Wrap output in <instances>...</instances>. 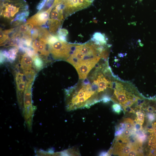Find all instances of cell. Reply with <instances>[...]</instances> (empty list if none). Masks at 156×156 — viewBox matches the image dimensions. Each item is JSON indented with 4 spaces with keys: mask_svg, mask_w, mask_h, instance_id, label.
Masks as SVG:
<instances>
[{
    "mask_svg": "<svg viewBox=\"0 0 156 156\" xmlns=\"http://www.w3.org/2000/svg\"><path fill=\"white\" fill-rule=\"evenodd\" d=\"M107 45L98 44L91 40L82 44L74 43L67 62L75 68L89 63L97 64L102 58H108Z\"/></svg>",
    "mask_w": 156,
    "mask_h": 156,
    "instance_id": "6da1fadb",
    "label": "cell"
},
{
    "mask_svg": "<svg viewBox=\"0 0 156 156\" xmlns=\"http://www.w3.org/2000/svg\"><path fill=\"white\" fill-rule=\"evenodd\" d=\"M28 8L25 0H3L1 2L0 15L11 22L18 14L27 11Z\"/></svg>",
    "mask_w": 156,
    "mask_h": 156,
    "instance_id": "7a4b0ae2",
    "label": "cell"
},
{
    "mask_svg": "<svg viewBox=\"0 0 156 156\" xmlns=\"http://www.w3.org/2000/svg\"><path fill=\"white\" fill-rule=\"evenodd\" d=\"M34 81H27L26 83L23 99V116L27 127L31 131L32 130L33 119L36 107L32 105L31 87Z\"/></svg>",
    "mask_w": 156,
    "mask_h": 156,
    "instance_id": "3957f363",
    "label": "cell"
},
{
    "mask_svg": "<svg viewBox=\"0 0 156 156\" xmlns=\"http://www.w3.org/2000/svg\"><path fill=\"white\" fill-rule=\"evenodd\" d=\"M72 44L58 40L49 45L50 53L55 60L66 61L70 55Z\"/></svg>",
    "mask_w": 156,
    "mask_h": 156,
    "instance_id": "277c9868",
    "label": "cell"
},
{
    "mask_svg": "<svg viewBox=\"0 0 156 156\" xmlns=\"http://www.w3.org/2000/svg\"><path fill=\"white\" fill-rule=\"evenodd\" d=\"M94 0H63V11L65 19L76 12L86 8Z\"/></svg>",
    "mask_w": 156,
    "mask_h": 156,
    "instance_id": "5b68a950",
    "label": "cell"
},
{
    "mask_svg": "<svg viewBox=\"0 0 156 156\" xmlns=\"http://www.w3.org/2000/svg\"><path fill=\"white\" fill-rule=\"evenodd\" d=\"M15 80L17 100L22 114L24 109L23 99L25 86L24 75L20 72H17L15 75Z\"/></svg>",
    "mask_w": 156,
    "mask_h": 156,
    "instance_id": "8992f818",
    "label": "cell"
},
{
    "mask_svg": "<svg viewBox=\"0 0 156 156\" xmlns=\"http://www.w3.org/2000/svg\"><path fill=\"white\" fill-rule=\"evenodd\" d=\"M52 8L51 6L47 10L41 9L28 19L27 23H30L36 26H42L48 21Z\"/></svg>",
    "mask_w": 156,
    "mask_h": 156,
    "instance_id": "52a82bcc",
    "label": "cell"
},
{
    "mask_svg": "<svg viewBox=\"0 0 156 156\" xmlns=\"http://www.w3.org/2000/svg\"><path fill=\"white\" fill-rule=\"evenodd\" d=\"M32 47L38 55L47 56L50 54L49 46L47 40L38 38L33 40Z\"/></svg>",
    "mask_w": 156,
    "mask_h": 156,
    "instance_id": "ba28073f",
    "label": "cell"
},
{
    "mask_svg": "<svg viewBox=\"0 0 156 156\" xmlns=\"http://www.w3.org/2000/svg\"><path fill=\"white\" fill-rule=\"evenodd\" d=\"M20 66L23 70L32 68L33 57L25 53L19 57Z\"/></svg>",
    "mask_w": 156,
    "mask_h": 156,
    "instance_id": "9c48e42d",
    "label": "cell"
},
{
    "mask_svg": "<svg viewBox=\"0 0 156 156\" xmlns=\"http://www.w3.org/2000/svg\"><path fill=\"white\" fill-rule=\"evenodd\" d=\"M19 49L17 47H14L11 48L8 50H1L2 53L8 61L12 62L15 60Z\"/></svg>",
    "mask_w": 156,
    "mask_h": 156,
    "instance_id": "30bf717a",
    "label": "cell"
},
{
    "mask_svg": "<svg viewBox=\"0 0 156 156\" xmlns=\"http://www.w3.org/2000/svg\"><path fill=\"white\" fill-rule=\"evenodd\" d=\"M29 12L28 10L18 14L14 19L11 22V23L14 26H18L22 23L26 21V19L28 16Z\"/></svg>",
    "mask_w": 156,
    "mask_h": 156,
    "instance_id": "8fae6325",
    "label": "cell"
},
{
    "mask_svg": "<svg viewBox=\"0 0 156 156\" xmlns=\"http://www.w3.org/2000/svg\"><path fill=\"white\" fill-rule=\"evenodd\" d=\"M91 40L98 44L105 45L107 44V40L104 34L99 32H96L92 35Z\"/></svg>",
    "mask_w": 156,
    "mask_h": 156,
    "instance_id": "7c38bea8",
    "label": "cell"
},
{
    "mask_svg": "<svg viewBox=\"0 0 156 156\" xmlns=\"http://www.w3.org/2000/svg\"><path fill=\"white\" fill-rule=\"evenodd\" d=\"M134 147V145L130 143H124L117 155L120 156H127L129 152Z\"/></svg>",
    "mask_w": 156,
    "mask_h": 156,
    "instance_id": "4fadbf2b",
    "label": "cell"
},
{
    "mask_svg": "<svg viewBox=\"0 0 156 156\" xmlns=\"http://www.w3.org/2000/svg\"><path fill=\"white\" fill-rule=\"evenodd\" d=\"M44 64L42 59L39 55H37L33 57V65L37 70H40L42 69Z\"/></svg>",
    "mask_w": 156,
    "mask_h": 156,
    "instance_id": "5bb4252c",
    "label": "cell"
},
{
    "mask_svg": "<svg viewBox=\"0 0 156 156\" xmlns=\"http://www.w3.org/2000/svg\"><path fill=\"white\" fill-rule=\"evenodd\" d=\"M24 75L28 81H34L36 77V73L32 68L23 70Z\"/></svg>",
    "mask_w": 156,
    "mask_h": 156,
    "instance_id": "9a60e30c",
    "label": "cell"
},
{
    "mask_svg": "<svg viewBox=\"0 0 156 156\" xmlns=\"http://www.w3.org/2000/svg\"><path fill=\"white\" fill-rule=\"evenodd\" d=\"M136 133V138L138 141L141 143L144 142L146 139V136L144 132L142 130L135 131Z\"/></svg>",
    "mask_w": 156,
    "mask_h": 156,
    "instance_id": "2e32d148",
    "label": "cell"
},
{
    "mask_svg": "<svg viewBox=\"0 0 156 156\" xmlns=\"http://www.w3.org/2000/svg\"><path fill=\"white\" fill-rule=\"evenodd\" d=\"M123 123L125 124L126 128L129 129H133L135 123L134 121L130 118H125Z\"/></svg>",
    "mask_w": 156,
    "mask_h": 156,
    "instance_id": "e0dca14e",
    "label": "cell"
},
{
    "mask_svg": "<svg viewBox=\"0 0 156 156\" xmlns=\"http://www.w3.org/2000/svg\"><path fill=\"white\" fill-rule=\"evenodd\" d=\"M136 114L137 116L135 120V121L142 125L144 121V114L140 112H136Z\"/></svg>",
    "mask_w": 156,
    "mask_h": 156,
    "instance_id": "ac0fdd59",
    "label": "cell"
},
{
    "mask_svg": "<svg viewBox=\"0 0 156 156\" xmlns=\"http://www.w3.org/2000/svg\"><path fill=\"white\" fill-rule=\"evenodd\" d=\"M113 111L118 114H120L122 110V109L120 105L118 103H115L112 106Z\"/></svg>",
    "mask_w": 156,
    "mask_h": 156,
    "instance_id": "d6986e66",
    "label": "cell"
},
{
    "mask_svg": "<svg viewBox=\"0 0 156 156\" xmlns=\"http://www.w3.org/2000/svg\"><path fill=\"white\" fill-rule=\"evenodd\" d=\"M147 117L148 121L151 122L156 119V114L154 113H149L147 114Z\"/></svg>",
    "mask_w": 156,
    "mask_h": 156,
    "instance_id": "ffe728a7",
    "label": "cell"
},
{
    "mask_svg": "<svg viewBox=\"0 0 156 156\" xmlns=\"http://www.w3.org/2000/svg\"><path fill=\"white\" fill-rule=\"evenodd\" d=\"M68 34V32L66 29H60L58 31L57 35H59L66 37Z\"/></svg>",
    "mask_w": 156,
    "mask_h": 156,
    "instance_id": "44dd1931",
    "label": "cell"
},
{
    "mask_svg": "<svg viewBox=\"0 0 156 156\" xmlns=\"http://www.w3.org/2000/svg\"><path fill=\"white\" fill-rule=\"evenodd\" d=\"M133 129H134V131H135L142 130L143 128L142 125L135 122Z\"/></svg>",
    "mask_w": 156,
    "mask_h": 156,
    "instance_id": "7402d4cb",
    "label": "cell"
},
{
    "mask_svg": "<svg viewBox=\"0 0 156 156\" xmlns=\"http://www.w3.org/2000/svg\"><path fill=\"white\" fill-rule=\"evenodd\" d=\"M131 134V132L129 130L126 129L123 132L122 135L125 138H127Z\"/></svg>",
    "mask_w": 156,
    "mask_h": 156,
    "instance_id": "603a6c76",
    "label": "cell"
},
{
    "mask_svg": "<svg viewBox=\"0 0 156 156\" xmlns=\"http://www.w3.org/2000/svg\"><path fill=\"white\" fill-rule=\"evenodd\" d=\"M15 28H13L2 31L3 32L6 34L8 35L12 33L15 30Z\"/></svg>",
    "mask_w": 156,
    "mask_h": 156,
    "instance_id": "cb8c5ba5",
    "label": "cell"
},
{
    "mask_svg": "<svg viewBox=\"0 0 156 156\" xmlns=\"http://www.w3.org/2000/svg\"><path fill=\"white\" fill-rule=\"evenodd\" d=\"M6 58L4 56L0 53V63L2 64L5 60Z\"/></svg>",
    "mask_w": 156,
    "mask_h": 156,
    "instance_id": "d4e9b609",
    "label": "cell"
},
{
    "mask_svg": "<svg viewBox=\"0 0 156 156\" xmlns=\"http://www.w3.org/2000/svg\"><path fill=\"white\" fill-rule=\"evenodd\" d=\"M151 136H153L156 138V126L155 127L151 132Z\"/></svg>",
    "mask_w": 156,
    "mask_h": 156,
    "instance_id": "484cf974",
    "label": "cell"
},
{
    "mask_svg": "<svg viewBox=\"0 0 156 156\" xmlns=\"http://www.w3.org/2000/svg\"><path fill=\"white\" fill-rule=\"evenodd\" d=\"M147 110L148 112H152L155 110V108L153 106H149L147 108Z\"/></svg>",
    "mask_w": 156,
    "mask_h": 156,
    "instance_id": "4316f807",
    "label": "cell"
},
{
    "mask_svg": "<svg viewBox=\"0 0 156 156\" xmlns=\"http://www.w3.org/2000/svg\"><path fill=\"white\" fill-rule=\"evenodd\" d=\"M109 154L108 153V152H101L100 153V154L99 155L100 156H108L109 155Z\"/></svg>",
    "mask_w": 156,
    "mask_h": 156,
    "instance_id": "83f0119b",
    "label": "cell"
},
{
    "mask_svg": "<svg viewBox=\"0 0 156 156\" xmlns=\"http://www.w3.org/2000/svg\"><path fill=\"white\" fill-rule=\"evenodd\" d=\"M151 148L152 150L153 149L156 150V143L155 144V145L151 147Z\"/></svg>",
    "mask_w": 156,
    "mask_h": 156,
    "instance_id": "f1b7e54d",
    "label": "cell"
},
{
    "mask_svg": "<svg viewBox=\"0 0 156 156\" xmlns=\"http://www.w3.org/2000/svg\"><path fill=\"white\" fill-rule=\"evenodd\" d=\"M52 0H46V2H48V1H52Z\"/></svg>",
    "mask_w": 156,
    "mask_h": 156,
    "instance_id": "f546056e",
    "label": "cell"
},
{
    "mask_svg": "<svg viewBox=\"0 0 156 156\" xmlns=\"http://www.w3.org/2000/svg\"><path fill=\"white\" fill-rule=\"evenodd\" d=\"M140 1H141L142 0H140Z\"/></svg>",
    "mask_w": 156,
    "mask_h": 156,
    "instance_id": "4dcf8cb0",
    "label": "cell"
},
{
    "mask_svg": "<svg viewBox=\"0 0 156 156\" xmlns=\"http://www.w3.org/2000/svg\"><path fill=\"white\" fill-rule=\"evenodd\" d=\"M2 0H1V1H2Z\"/></svg>",
    "mask_w": 156,
    "mask_h": 156,
    "instance_id": "1f68e13d",
    "label": "cell"
}]
</instances>
